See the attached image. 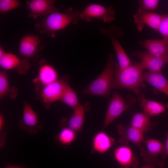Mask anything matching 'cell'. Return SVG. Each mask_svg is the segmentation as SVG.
I'll list each match as a JSON object with an SVG mask.
<instances>
[{
  "label": "cell",
  "mask_w": 168,
  "mask_h": 168,
  "mask_svg": "<svg viewBox=\"0 0 168 168\" xmlns=\"http://www.w3.org/2000/svg\"><path fill=\"white\" fill-rule=\"evenodd\" d=\"M115 76L112 88L128 89L137 96L140 93L141 88L145 86L142 79L143 71L145 69L140 62L124 68H120L116 62L114 63Z\"/></svg>",
  "instance_id": "cell-1"
},
{
  "label": "cell",
  "mask_w": 168,
  "mask_h": 168,
  "mask_svg": "<svg viewBox=\"0 0 168 168\" xmlns=\"http://www.w3.org/2000/svg\"><path fill=\"white\" fill-rule=\"evenodd\" d=\"M142 79L168 96V80L162 72H143Z\"/></svg>",
  "instance_id": "cell-19"
},
{
  "label": "cell",
  "mask_w": 168,
  "mask_h": 168,
  "mask_svg": "<svg viewBox=\"0 0 168 168\" xmlns=\"http://www.w3.org/2000/svg\"><path fill=\"white\" fill-rule=\"evenodd\" d=\"M155 164H147L140 168H155Z\"/></svg>",
  "instance_id": "cell-33"
},
{
  "label": "cell",
  "mask_w": 168,
  "mask_h": 168,
  "mask_svg": "<svg viewBox=\"0 0 168 168\" xmlns=\"http://www.w3.org/2000/svg\"><path fill=\"white\" fill-rule=\"evenodd\" d=\"M10 90L8 76L6 72H0V98L8 95Z\"/></svg>",
  "instance_id": "cell-26"
},
{
  "label": "cell",
  "mask_w": 168,
  "mask_h": 168,
  "mask_svg": "<svg viewBox=\"0 0 168 168\" xmlns=\"http://www.w3.org/2000/svg\"><path fill=\"white\" fill-rule=\"evenodd\" d=\"M41 42L37 35L30 34L23 36L20 42L19 52L23 56L30 58L36 54Z\"/></svg>",
  "instance_id": "cell-16"
},
{
  "label": "cell",
  "mask_w": 168,
  "mask_h": 168,
  "mask_svg": "<svg viewBox=\"0 0 168 168\" xmlns=\"http://www.w3.org/2000/svg\"><path fill=\"white\" fill-rule=\"evenodd\" d=\"M7 135L5 130V121L2 114H0V147H3L6 144L5 137Z\"/></svg>",
  "instance_id": "cell-30"
},
{
  "label": "cell",
  "mask_w": 168,
  "mask_h": 168,
  "mask_svg": "<svg viewBox=\"0 0 168 168\" xmlns=\"http://www.w3.org/2000/svg\"><path fill=\"white\" fill-rule=\"evenodd\" d=\"M137 96L138 100L144 112L150 117L159 115L166 109L165 106L161 103L146 99L143 93L141 92Z\"/></svg>",
  "instance_id": "cell-20"
},
{
  "label": "cell",
  "mask_w": 168,
  "mask_h": 168,
  "mask_svg": "<svg viewBox=\"0 0 168 168\" xmlns=\"http://www.w3.org/2000/svg\"><path fill=\"white\" fill-rule=\"evenodd\" d=\"M158 0H142L139 1L140 8L145 11H151L156 9L158 6Z\"/></svg>",
  "instance_id": "cell-29"
},
{
  "label": "cell",
  "mask_w": 168,
  "mask_h": 168,
  "mask_svg": "<svg viewBox=\"0 0 168 168\" xmlns=\"http://www.w3.org/2000/svg\"><path fill=\"white\" fill-rule=\"evenodd\" d=\"M163 154L161 160L158 161L157 165L160 167H163L165 164V160L168 156V134L166 140L165 145L164 147Z\"/></svg>",
  "instance_id": "cell-31"
},
{
  "label": "cell",
  "mask_w": 168,
  "mask_h": 168,
  "mask_svg": "<svg viewBox=\"0 0 168 168\" xmlns=\"http://www.w3.org/2000/svg\"><path fill=\"white\" fill-rule=\"evenodd\" d=\"M130 124L143 133L150 131L153 126V124L150 120V117L144 112L133 114Z\"/></svg>",
  "instance_id": "cell-22"
},
{
  "label": "cell",
  "mask_w": 168,
  "mask_h": 168,
  "mask_svg": "<svg viewBox=\"0 0 168 168\" xmlns=\"http://www.w3.org/2000/svg\"><path fill=\"white\" fill-rule=\"evenodd\" d=\"M58 74L55 68L46 62L40 63L38 75V79L44 86L58 80Z\"/></svg>",
  "instance_id": "cell-21"
},
{
  "label": "cell",
  "mask_w": 168,
  "mask_h": 168,
  "mask_svg": "<svg viewBox=\"0 0 168 168\" xmlns=\"http://www.w3.org/2000/svg\"><path fill=\"white\" fill-rule=\"evenodd\" d=\"M119 135V142L122 145L128 146L130 142L137 145L142 157L145 154L146 149L141 145L145 139L143 133L130 124L125 126L118 124L117 126Z\"/></svg>",
  "instance_id": "cell-6"
},
{
  "label": "cell",
  "mask_w": 168,
  "mask_h": 168,
  "mask_svg": "<svg viewBox=\"0 0 168 168\" xmlns=\"http://www.w3.org/2000/svg\"><path fill=\"white\" fill-rule=\"evenodd\" d=\"M163 15L154 12L145 11L139 8L133 17L134 22L139 30H142L147 25L155 30H158Z\"/></svg>",
  "instance_id": "cell-8"
},
{
  "label": "cell",
  "mask_w": 168,
  "mask_h": 168,
  "mask_svg": "<svg viewBox=\"0 0 168 168\" xmlns=\"http://www.w3.org/2000/svg\"><path fill=\"white\" fill-rule=\"evenodd\" d=\"M139 44L152 54L158 57L168 58V39H148L140 41Z\"/></svg>",
  "instance_id": "cell-14"
},
{
  "label": "cell",
  "mask_w": 168,
  "mask_h": 168,
  "mask_svg": "<svg viewBox=\"0 0 168 168\" xmlns=\"http://www.w3.org/2000/svg\"><path fill=\"white\" fill-rule=\"evenodd\" d=\"M134 56L139 59L145 69L152 72H161L164 65L168 63V59L156 56L147 51H138L132 53Z\"/></svg>",
  "instance_id": "cell-10"
},
{
  "label": "cell",
  "mask_w": 168,
  "mask_h": 168,
  "mask_svg": "<svg viewBox=\"0 0 168 168\" xmlns=\"http://www.w3.org/2000/svg\"><path fill=\"white\" fill-rule=\"evenodd\" d=\"M114 59L113 54H110L103 71L96 79L82 90L83 94L109 98L115 76Z\"/></svg>",
  "instance_id": "cell-2"
},
{
  "label": "cell",
  "mask_w": 168,
  "mask_h": 168,
  "mask_svg": "<svg viewBox=\"0 0 168 168\" xmlns=\"http://www.w3.org/2000/svg\"><path fill=\"white\" fill-rule=\"evenodd\" d=\"M60 100L74 109L80 104L77 93L68 82L66 84Z\"/></svg>",
  "instance_id": "cell-25"
},
{
  "label": "cell",
  "mask_w": 168,
  "mask_h": 168,
  "mask_svg": "<svg viewBox=\"0 0 168 168\" xmlns=\"http://www.w3.org/2000/svg\"><path fill=\"white\" fill-rule=\"evenodd\" d=\"M61 128L58 133L54 137V141L58 145L66 147L71 145L75 140L77 134L67 127Z\"/></svg>",
  "instance_id": "cell-23"
},
{
  "label": "cell",
  "mask_w": 168,
  "mask_h": 168,
  "mask_svg": "<svg viewBox=\"0 0 168 168\" xmlns=\"http://www.w3.org/2000/svg\"><path fill=\"white\" fill-rule=\"evenodd\" d=\"M165 106L166 107V109L168 110V102L165 104Z\"/></svg>",
  "instance_id": "cell-34"
},
{
  "label": "cell",
  "mask_w": 168,
  "mask_h": 168,
  "mask_svg": "<svg viewBox=\"0 0 168 168\" xmlns=\"http://www.w3.org/2000/svg\"><path fill=\"white\" fill-rule=\"evenodd\" d=\"M157 30L163 38L168 39V14L163 15Z\"/></svg>",
  "instance_id": "cell-28"
},
{
  "label": "cell",
  "mask_w": 168,
  "mask_h": 168,
  "mask_svg": "<svg viewBox=\"0 0 168 168\" xmlns=\"http://www.w3.org/2000/svg\"><path fill=\"white\" fill-rule=\"evenodd\" d=\"M0 66L6 70L16 69L19 73H26L30 67L26 59H21L15 54L4 51L0 56Z\"/></svg>",
  "instance_id": "cell-9"
},
{
  "label": "cell",
  "mask_w": 168,
  "mask_h": 168,
  "mask_svg": "<svg viewBox=\"0 0 168 168\" xmlns=\"http://www.w3.org/2000/svg\"><path fill=\"white\" fill-rule=\"evenodd\" d=\"M136 102V100L133 96L128 95L124 99L114 91L109 103L102 128H106L123 112L129 110Z\"/></svg>",
  "instance_id": "cell-4"
},
{
  "label": "cell",
  "mask_w": 168,
  "mask_h": 168,
  "mask_svg": "<svg viewBox=\"0 0 168 168\" xmlns=\"http://www.w3.org/2000/svg\"><path fill=\"white\" fill-rule=\"evenodd\" d=\"M73 112L68 119H63L60 123L61 127H67L73 130L77 134L82 129L85 115L84 106L80 104L73 110Z\"/></svg>",
  "instance_id": "cell-15"
},
{
  "label": "cell",
  "mask_w": 168,
  "mask_h": 168,
  "mask_svg": "<svg viewBox=\"0 0 168 168\" xmlns=\"http://www.w3.org/2000/svg\"><path fill=\"white\" fill-rule=\"evenodd\" d=\"M114 156L119 164V168H137L139 164L138 159L132 149L128 146L122 145L114 150Z\"/></svg>",
  "instance_id": "cell-13"
},
{
  "label": "cell",
  "mask_w": 168,
  "mask_h": 168,
  "mask_svg": "<svg viewBox=\"0 0 168 168\" xmlns=\"http://www.w3.org/2000/svg\"><path fill=\"white\" fill-rule=\"evenodd\" d=\"M67 82L65 79H58L44 86L40 94L43 102L49 104L60 100Z\"/></svg>",
  "instance_id": "cell-11"
},
{
  "label": "cell",
  "mask_w": 168,
  "mask_h": 168,
  "mask_svg": "<svg viewBox=\"0 0 168 168\" xmlns=\"http://www.w3.org/2000/svg\"><path fill=\"white\" fill-rule=\"evenodd\" d=\"M18 126L21 129L29 134L34 135L42 131L44 126L40 123L38 117L30 105L26 102L24 104L22 119Z\"/></svg>",
  "instance_id": "cell-7"
},
{
  "label": "cell",
  "mask_w": 168,
  "mask_h": 168,
  "mask_svg": "<svg viewBox=\"0 0 168 168\" xmlns=\"http://www.w3.org/2000/svg\"><path fill=\"white\" fill-rule=\"evenodd\" d=\"M115 144L114 139L106 133L100 131L96 133L92 140L94 151L103 154L109 150Z\"/></svg>",
  "instance_id": "cell-18"
},
{
  "label": "cell",
  "mask_w": 168,
  "mask_h": 168,
  "mask_svg": "<svg viewBox=\"0 0 168 168\" xmlns=\"http://www.w3.org/2000/svg\"><path fill=\"white\" fill-rule=\"evenodd\" d=\"M115 11L112 6L108 7L97 4L91 3L86 6L80 13V19L90 21L93 19H98L105 22L114 19Z\"/></svg>",
  "instance_id": "cell-5"
},
{
  "label": "cell",
  "mask_w": 168,
  "mask_h": 168,
  "mask_svg": "<svg viewBox=\"0 0 168 168\" xmlns=\"http://www.w3.org/2000/svg\"><path fill=\"white\" fill-rule=\"evenodd\" d=\"M111 40L116 55L118 67L124 68L132 65L129 58L119 41L114 37H111Z\"/></svg>",
  "instance_id": "cell-24"
},
{
  "label": "cell",
  "mask_w": 168,
  "mask_h": 168,
  "mask_svg": "<svg viewBox=\"0 0 168 168\" xmlns=\"http://www.w3.org/2000/svg\"><path fill=\"white\" fill-rule=\"evenodd\" d=\"M80 13L71 10L63 13L54 12L45 17L35 26L41 33L54 36L55 32L65 29L70 24H76L80 19Z\"/></svg>",
  "instance_id": "cell-3"
},
{
  "label": "cell",
  "mask_w": 168,
  "mask_h": 168,
  "mask_svg": "<svg viewBox=\"0 0 168 168\" xmlns=\"http://www.w3.org/2000/svg\"><path fill=\"white\" fill-rule=\"evenodd\" d=\"M26 3L31 12L30 16L34 19L48 15L58 11L53 0L27 1Z\"/></svg>",
  "instance_id": "cell-12"
},
{
  "label": "cell",
  "mask_w": 168,
  "mask_h": 168,
  "mask_svg": "<svg viewBox=\"0 0 168 168\" xmlns=\"http://www.w3.org/2000/svg\"><path fill=\"white\" fill-rule=\"evenodd\" d=\"M5 168H34L33 167H28L24 165H12L9 163H7L6 166Z\"/></svg>",
  "instance_id": "cell-32"
},
{
  "label": "cell",
  "mask_w": 168,
  "mask_h": 168,
  "mask_svg": "<svg viewBox=\"0 0 168 168\" xmlns=\"http://www.w3.org/2000/svg\"></svg>",
  "instance_id": "cell-35"
},
{
  "label": "cell",
  "mask_w": 168,
  "mask_h": 168,
  "mask_svg": "<svg viewBox=\"0 0 168 168\" xmlns=\"http://www.w3.org/2000/svg\"><path fill=\"white\" fill-rule=\"evenodd\" d=\"M143 142L147 148L143 157L144 161L147 164L156 165L158 161L156 158L163 153L164 146L160 141L148 138L145 139Z\"/></svg>",
  "instance_id": "cell-17"
},
{
  "label": "cell",
  "mask_w": 168,
  "mask_h": 168,
  "mask_svg": "<svg viewBox=\"0 0 168 168\" xmlns=\"http://www.w3.org/2000/svg\"><path fill=\"white\" fill-rule=\"evenodd\" d=\"M20 5V2L17 0H0V12L2 13L12 10Z\"/></svg>",
  "instance_id": "cell-27"
}]
</instances>
